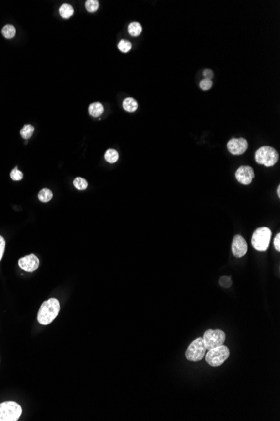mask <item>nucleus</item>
<instances>
[{
	"label": "nucleus",
	"mask_w": 280,
	"mask_h": 421,
	"mask_svg": "<svg viewBox=\"0 0 280 421\" xmlns=\"http://www.w3.org/2000/svg\"><path fill=\"white\" fill-rule=\"evenodd\" d=\"M60 307V302L56 299L44 302L38 312V322L42 325L50 324L59 314Z\"/></svg>",
	"instance_id": "obj_1"
},
{
	"label": "nucleus",
	"mask_w": 280,
	"mask_h": 421,
	"mask_svg": "<svg viewBox=\"0 0 280 421\" xmlns=\"http://www.w3.org/2000/svg\"><path fill=\"white\" fill-rule=\"evenodd\" d=\"M22 415L21 406L15 401L0 404V421H17Z\"/></svg>",
	"instance_id": "obj_2"
},
{
	"label": "nucleus",
	"mask_w": 280,
	"mask_h": 421,
	"mask_svg": "<svg viewBox=\"0 0 280 421\" xmlns=\"http://www.w3.org/2000/svg\"><path fill=\"white\" fill-rule=\"evenodd\" d=\"M279 154L274 148L264 146L259 148L255 153V161L259 165L266 167H273L277 163Z\"/></svg>",
	"instance_id": "obj_3"
},
{
	"label": "nucleus",
	"mask_w": 280,
	"mask_h": 421,
	"mask_svg": "<svg viewBox=\"0 0 280 421\" xmlns=\"http://www.w3.org/2000/svg\"><path fill=\"white\" fill-rule=\"evenodd\" d=\"M272 232L268 227L256 229L252 237V245L259 252H265L269 247Z\"/></svg>",
	"instance_id": "obj_4"
},
{
	"label": "nucleus",
	"mask_w": 280,
	"mask_h": 421,
	"mask_svg": "<svg viewBox=\"0 0 280 421\" xmlns=\"http://www.w3.org/2000/svg\"><path fill=\"white\" fill-rule=\"evenodd\" d=\"M230 356L229 349L226 346H220L212 349L208 350L205 354V361L212 367H219L223 364Z\"/></svg>",
	"instance_id": "obj_5"
},
{
	"label": "nucleus",
	"mask_w": 280,
	"mask_h": 421,
	"mask_svg": "<svg viewBox=\"0 0 280 421\" xmlns=\"http://www.w3.org/2000/svg\"><path fill=\"white\" fill-rule=\"evenodd\" d=\"M206 347L203 338L199 337L190 344L186 352V357L190 361H202L206 354Z\"/></svg>",
	"instance_id": "obj_6"
},
{
	"label": "nucleus",
	"mask_w": 280,
	"mask_h": 421,
	"mask_svg": "<svg viewBox=\"0 0 280 421\" xmlns=\"http://www.w3.org/2000/svg\"><path fill=\"white\" fill-rule=\"evenodd\" d=\"M226 340V334L221 330H208L203 337L206 349L211 350L218 346H222Z\"/></svg>",
	"instance_id": "obj_7"
},
{
	"label": "nucleus",
	"mask_w": 280,
	"mask_h": 421,
	"mask_svg": "<svg viewBox=\"0 0 280 421\" xmlns=\"http://www.w3.org/2000/svg\"><path fill=\"white\" fill-rule=\"evenodd\" d=\"M249 143L246 139L233 138L227 142V149L233 155H242L247 151Z\"/></svg>",
	"instance_id": "obj_8"
},
{
	"label": "nucleus",
	"mask_w": 280,
	"mask_h": 421,
	"mask_svg": "<svg viewBox=\"0 0 280 421\" xmlns=\"http://www.w3.org/2000/svg\"><path fill=\"white\" fill-rule=\"evenodd\" d=\"M19 266L22 270L32 273L34 271L37 270L38 267L40 266V261L35 255H27L24 258H19Z\"/></svg>",
	"instance_id": "obj_9"
},
{
	"label": "nucleus",
	"mask_w": 280,
	"mask_h": 421,
	"mask_svg": "<svg viewBox=\"0 0 280 421\" xmlns=\"http://www.w3.org/2000/svg\"><path fill=\"white\" fill-rule=\"evenodd\" d=\"M235 176L240 183L243 185H249L252 183L255 174L252 167L249 166H242L237 170Z\"/></svg>",
	"instance_id": "obj_10"
},
{
	"label": "nucleus",
	"mask_w": 280,
	"mask_h": 421,
	"mask_svg": "<svg viewBox=\"0 0 280 421\" xmlns=\"http://www.w3.org/2000/svg\"><path fill=\"white\" fill-rule=\"evenodd\" d=\"M232 251L236 258H242L246 254L248 245L243 236L239 235L234 236L232 243Z\"/></svg>",
	"instance_id": "obj_11"
},
{
	"label": "nucleus",
	"mask_w": 280,
	"mask_h": 421,
	"mask_svg": "<svg viewBox=\"0 0 280 421\" xmlns=\"http://www.w3.org/2000/svg\"><path fill=\"white\" fill-rule=\"evenodd\" d=\"M103 111H104V108H103V104L98 103V102L91 104L89 105V108H88L89 114L91 116L95 117V118L101 116L103 114Z\"/></svg>",
	"instance_id": "obj_12"
},
{
	"label": "nucleus",
	"mask_w": 280,
	"mask_h": 421,
	"mask_svg": "<svg viewBox=\"0 0 280 421\" xmlns=\"http://www.w3.org/2000/svg\"><path fill=\"white\" fill-rule=\"evenodd\" d=\"M59 12L60 15H61V16L62 18H64V19H69L74 14V10H73V7L71 4L64 3L62 6L60 7Z\"/></svg>",
	"instance_id": "obj_13"
},
{
	"label": "nucleus",
	"mask_w": 280,
	"mask_h": 421,
	"mask_svg": "<svg viewBox=\"0 0 280 421\" xmlns=\"http://www.w3.org/2000/svg\"><path fill=\"white\" fill-rule=\"evenodd\" d=\"M123 107L128 112H134L138 109L137 101L133 97H127L123 102Z\"/></svg>",
	"instance_id": "obj_14"
},
{
	"label": "nucleus",
	"mask_w": 280,
	"mask_h": 421,
	"mask_svg": "<svg viewBox=\"0 0 280 421\" xmlns=\"http://www.w3.org/2000/svg\"><path fill=\"white\" fill-rule=\"evenodd\" d=\"M104 158H105V160H106L109 163H115L116 162L119 160V152L116 151V150H114V149H109V150L105 152Z\"/></svg>",
	"instance_id": "obj_15"
},
{
	"label": "nucleus",
	"mask_w": 280,
	"mask_h": 421,
	"mask_svg": "<svg viewBox=\"0 0 280 421\" xmlns=\"http://www.w3.org/2000/svg\"><path fill=\"white\" fill-rule=\"evenodd\" d=\"M142 25L139 22H132L128 25V33L134 37H137L142 33Z\"/></svg>",
	"instance_id": "obj_16"
},
{
	"label": "nucleus",
	"mask_w": 280,
	"mask_h": 421,
	"mask_svg": "<svg viewBox=\"0 0 280 421\" xmlns=\"http://www.w3.org/2000/svg\"><path fill=\"white\" fill-rule=\"evenodd\" d=\"M38 198L40 199V201L43 202V203H47V202L50 201L52 199L53 194H52V192L49 189H41V191L39 192V194H38Z\"/></svg>",
	"instance_id": "obj_17"
},
{
	"label": "nucleus",
	"mask_w": 280,
	"mask_h": 421,
	"mask_svg": "<svg viewBox=\"0 0 280 421\" xmlns=\"http://www.w3.org/2000/svg\"><path fill=\"white\" fill-rule=\"evenodd\" d=\"M34 126H31V125H29V124H26V125H25L24 127L20 130V135H21L22 137L25 139V140H28V139L31 138L32 135L34 134Z\"/></svg>",
	"instance_id": "obj_18"
},
{
	"label": "nucleus",
	"mask_w": 280,
	"mask_h": 421,
	"mask_svg": "<svg viewBox=\"0 0 280 421\" xmlns=\"http://www.w3.org/2000/svg\"><path fill=\"white\" fill-rule=\"evenodd\" d=\"M2 35L6 39H12L16 35V28L11 25H6L2 29Z\"/></svg>",
	"instance_id": "obj_19"
},
{
	"label": "nucleus",
	"mask_w": 280,
	"mask_h": 421,
	"mask_svg": "<svg viewBox=\"0 0 280 421\" xmlns=\"http://www.w3.org/2000/svg\"><path fill=\"white\" fill-rule=\"evenodd\" d=\"M73 184H74L76 189H78V190H85L88 186L87 180H85L84 178H80V177L76 178L75 180L73 181Z\"/></svg>",
	"instance_id": "obj_20"
},
{
	"label": "nucleus",
	"mask_w": 280,
	"mask_h": 421,
	"mask_svg": "<svg viewBox=\"0 0 280 421\" xmlns=\"http://www.w3.org/2000/svg\"><path fill=\"white\" fill-rule=\"evenodd\" d=\"M99 8V2L97 0H87L86 2V9L88 12H96Z\"/></svg>",
	"instance_id": "obj_21"
},
{
	"label": "nucleus",
	"mask_w": 280,
	"mask_h": 421,
	"mask_svg": "<svg viewBox=\"0 0 280 421\" xmlns=\"http://www.w3.org/2000/svg\"><path fill=\"white\" fill-rule=\"evenodd\" d=\"M131 48H132V43L130 41H127V40H121L119 41V49L122 52L127 53L131 50Z\"/></svg>",
	"instance_id": "obj_22"
},
{
	"label": "nucleus",
	"mask_w": 280,
	"mask_h": 421,
	"mask_svg": "<svg viewBox=\"0 0 280 421\" xmlns=\"http://www.w3.org/2000/svg\"><path fill=\"white\" fill-rule=\"evenodd\" d=\"M23 177H24L23 173L18 169L17 166L10 173V178L13 181H20V180L23 179Z\"/></svg>",
	"instance_id": "obj_23"
},
{
	"label": "nucleus",
	"mask_w": 280,
	"mask_h": 421,
	"mask_svg": "<svg viewBox=\"0 0 280 421\" xmlns=\"http://www.w3.org/2000/svg\"><path fill=\"white\" fill-rule=\"evenodd\" d=\"M212 84H213V82H212L211 79H203V80H202L200 82V88H202L204 91H207L210 88H212Z\"/></svg>",
	"instance_id": "obj_24"
},
{
	"label": "nucleus",
	"mask_w": 280,
	"mask_h": 421,
	"mask_svg": "<svg viewBox=\"0 0 280 421\" xmlns=\"http://www.w3.org/2000/svg\"><path fill=\"white\" fill-rule=\"evenodd\" d=\"M220 284H221V286L224 287V288H229V287L232 285V280H231V277H221V279H220Z\"/></svg>",
	"instance_id": "obj_25"
},
{
	"label": "nucleus",
	"mask_w": 280,
	"mask_h": 421,
	"mask_svg": "<svg viewBox=\"0 0 280 421\" xmlns=\"http://www.w3.org/2000/svg\"><path fill=\"white\" fill-rule=\"evenodd\" d=\"M5 245H6L5 240H4L3 236H0V261H1L2 258H3L4 250H5Z\"/></svg>",
	"instance_id": "obj_26"
},
{
	"label": "nucleus",
	"mask_w": 280,
	"mask_h": 421,
	"mask_svg": "<svg viewBox=\"0 0 280 421\" xmlns=\"http://www.w3.org/2000/svg\"><path fill=\"white\" fill-rule=\"evenodd\" d=\"M274 248L277 250L278 252L280 251V234L278 233L274 241Z\"/></svg>",
	"instance_id": "obj_27"
},
{
	"label": "nucleus",
	"mask_w": 280,
	"mask_h": 421,
	"mask_svg": "<svg viewBox=\"0 0 280 421\" xmlns=\"http://www.w3.org/2000/svg\"><path fill=\"white\" fill-rule=\"evenodd\" d=\"M203 75L205 77V79H212L213 78V72H212L211 69H205L204 72H203Z\"/></svg>",
	"instance_id": "obj_28"
},
{
	"label": "nucleus",
	"mask_w": 280,
	"mask_h": 421,
	"mask_svg": "<svg viewBox=\"0 0 280 421\" xmlns=\"http://www.w3.org/2000/svg\"><path fill=\"white\" fill-rule=\"evenodd\" d=\"M277 194L278 196H279V197H280V186H278Z\"/></svg>",
	"instance_id": "obj_29"
}]
</instances>
